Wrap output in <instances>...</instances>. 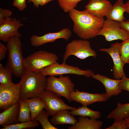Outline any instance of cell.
Returning <instances> with one entry per match:
<instances>
[{"mask_svg":"<svg viewBox=\"0 0 129 129\" xmlns=\"http://www.w3.org/2000/svg\"><path fill=\"white\" fill-rule=\"evenodd\" d=\"M73 22V31L79 37L87 40L98 36L104 19L93 16L86 9L79 11L74 9L69 12Z\"/></svg>","mask_w":129,"mask_h":129,"instance_id":"obj_1","label":"cell"},{"mask_svg":"<svg viewBox=\"0 0 129 129\" xmlns=\"http://www.w3.org/2000/svg\"><path fill=\"white\" fill-rule=\"evenodd\" d=\"M19 82L21 100L39 97L46 90L47 78L40 72L27 71Z\"/></svg>","mask_w":129,"mask_h":129,"instance_id":"obj_2","label":"cell"},{"mask_svg":"<svg viewBox=\"0 0 129 129\" xmlns=\"http://www.w3.org/2000/svg\"><path fill=\"white\" fill-rule=\"evenodd\" d=\"M20 37L16 36L11 37L7 42L8 55L5 66L15 76L21 78L27 71L24 66Z\"/></svg>","mask_w":129,"mask_h":129,"instance_id":"obj_3","label":"cell"},{"mask_svg":"<svg viewBox=\"0 0 129 129\" xmlns=\"http://www.w3.org/2000/svg\"><path fill=\"white\" fill-rule=\"evenodd\" d=\"M58 59L55 54L40 50L24 58V66L26 71L39 72L45 68L57 62Z\"/></svg>","mask_w":129,"mask_h":129,"instance_id":"obj_4","label":"cell"},{"mask_svg":"<svg viewBox=\"0 0 129 129\" xmlns=\"http://www.w3.org/2000/svg\"><path fill=\"white\" fill-rule=\"evenodd\" d=\"M71 55L84 59L91 56L96 58L97 54L96 51L91 48L90 42L82 39L74 40L67 44L62 63H66L68 58Z\"/></svg>","mask_w":129,"mask_h":129,"instance_id":"obj_5","label":"cell"},{"mask_svg":"<svg viewBox=\"0 0 129 129\" xmlns=\"http://www.w3.org/2000/svg\"><path fill=\"white\" fill-rule=\"evenodd\" d=\"M75 85L69 77L63 75L59 78L54 76H49L45 90L51 91L59 97H63L70 102L72 101L70 97L71 93L75 90Z\"/></svg>","mask_w":129,"mask_h":129,"instance_id":"obj_6","label":"cell"},{"mask_svg":"<svg viewBox=\"0 0 129 129\" xmlns=\"http://www.w3.org/2000/svg\"><path fill=\"white\" fill-rule=\"evenodd\" d=\"M40 72L46 76L71 74L88 78L92 77L94 74L93 71L90 69L83 70L76 66L68 65L66 63L59 64L57 62L43 68Z\"/></svg>","mask_w":129,"mask_h":129,"instance_id":"obj_7","label":"cell"},{"mask_svg":"<svg viewBox=\"0 0 129 129\" xmlns=\"http://www.w3.org/2000/svg\"><path fill=\"white\" fill-rule=\"evenodd\" d=\"M21 100L20 88L18 83L12 81L5 85H0V108L4 110L19 102Z\"/></svg>","mask_w":129,"mask_h":129,"instance_id":"obj_8","label":"cell"},{"mask_svg":"<svg viewBox=\"0 0 129 129\" xmlns=\"http://www.w3.org/2000/svg\"><path fill=\"white\" fill-rule=\"evenodd\" d=\"M99 35L103 36L109 42L118 40L124 41L129 38V33L121 28L118 22L107 19L104 20Z\"/></svg>","mask_w":129,"mask_h":129,"instance_id":"obj_9","label":"cell"},{"mask_svg":"<svg viewBox=\"0 0 129 129\" xmlns=\"http://www.w3.org/2000/svg\"><path fill=\"white\" fill-rule=\"evenodd\" d=\"M39 97L46 104L45 109L50 116H53L59 111L63 109L72 111L75 110V107L66 104L64 101L54 92L45 90Z\"/></svg>","mask_w":129,"mask_h":129,"instance_id":"obj_10","label":"cell"},{"mask_svg":"<svg viewBox=\"0 0 129 129\" xmlns=\"http://www.w3.org/2000/svg\"><path fill=\"white\" fill-rule=\"evenodd\" d=\"M71 34V31L69 28H65L58 32L48 33L41 36L32 35L30 40L32 46L38 47L47 43H53L59 39L68 40Z\"/></svg>","mask_w":129,"mask_h":129,"instance_id":"obj_11","label":"cell"},{"mask_svg":"<svg viewBox=\"0 0 129 129\" xmlns=\"http://www.w3.org/2000/svg\"><path fill=\"white\" fill-rule=\"evenodd\" d=\"M119 43H116L112 44L107 48H101L100 51L106 52L112 58L114 64L113 75L115 79H120L126 77L123 69L124 64L121 59L119 51Z\"/></svg>","mask_w":129,"mask_h":129,"instance_id":"obj_12","label":"cell"},{"mask_svg":"<svg viewBox=\"0 0 129 129\" xmlns=\"http://www.w3.org/2000/svg\"><path fill=\"white\" fill-rule=\"evenodd\" d=\"M19 20L15 18L7 17L5 19L3 23L0 25V40L7 42L11 37L16 36L21 37L19 29L23 26Z\"/></svg>","mask_w":129,"mask_h":129,"instance_id":"obj_13","label":"cell"},{"mask_svg":"<svg viewBox=\"0 0 129 129\" xmlns=\"http://www.w3.org/2000/svg\"><path fill=\"white\" fill-rule=\"evenodd\" d=\"M71 100L81 103L82 106H87L97 102H105L109 98L106 93H92L80 91L75 90L71 93Z\"/></svg>","mask_w":129,"mask_h":129,"instance_id":"obj_14","label":"cell"},{"mask_svg":"<svg viewBox=\"0 0 129 129\" xmlns=\"http://www.w3.org/2000/svg\"><path fill=\"white\" fill-rule=\"evenodd\" d=\"M112 6L108 0H89L85 8L91 15L98 17L103 18L108 14Z\"/></svg>","mask_w":129,"mask_h":129,"instance_id":"obj_15","label":"cell"},{"mask_svg":"<svg viewBox=\"0 0 129 129\" xmlns=\"http://www.w3.org/2000/svg\"><path fill=\"white\" fill-rule=\"evenodd\" d=\"M92 78L101 82L105 87L106 94L109 98L113 96H117L122 92L119 87L120 79H112L103 75L96 74L93 75Z\"/></svg>","mask_w":129,"mask_h":129,"instance_id":"obj_16","label":"cell"},{"mask_svg":"<svg viewBox=\"0 0 129 129\" xmlns=\"http://www.w3.org/2000/svg\"><path fill=\"white\" fill-rule=\"evenodd\" d=\"M19 102L15 104L4 110L0 114V125H11L18 123V121L19 110Z\"/></svg>","mask_w":129,"mask_h":129,"instance_id":"obj_17","label":"cell"},{"mask_svg":"<svg viewBox=\"0 0 129 129\" xmlns=\"http://www.w3.org/2000/svg\"><path fill=\"white\" fill-rule=\"evenodd\" d=\"M87 117L80 116L77 122L74 125L69 127V129H100L103 122L100 120Z\"/></svg>","mask_w":129,"mask_h":129,"instance_id":"obj_18","label":"cell"},{"mask_svg":"<svg viewBox=\"0 0 129 129\" xmlns=\"http://www.w3.org/2000/svg\"><path fill=\"white\" fill-rule=\"evenodd\" d=\"M52 116L50 121L53 125H55L66 124L73 125L78 121L68 109L60 110Z\"/></svg>","mask_w":129,"mask_h":129,"instance_id":"obj_19","label":"cell"},{"mask_svg":"<svg viewBox=\"0 0 129 129\" xmlns=\"http://www.w3.org/2000/svg\"><path fill=\"white\" fill-rule=\"evenodd\" d=\"M125 12L124 4L122 0H117L112 6L111 10L107 19L115 21L118 22L125 21L126 19L124 15Z\"/></svg>","mask_w":129,"mask_h":129,"instance_id":"obj_20","label":"cell"},{"mask_svg":"<svg viewBox=\"0 0 129 129\" xmlns=\"http://www.w3.org/2000/svg\"><path fill=\"white\" fill-rule=\"evenodd\" d=\"M129 117V103L122 104L118 102L117 107L107 115L108 119H113L116 122Z\"/></svg>","mask_w":129,"mask_h":129,"instance_id":"obj_21","label":"cell"},{"mask_svg":"<svg viewBox=\"0 0 129 129\" xmlns=\"http://www.w3.org/2000/svg\"><path fill=\"white\" fill-rule=\"evenodd\" d=\"M24 100L28 104L31 112L32 120H34L37 115L45 108V103L39 97Z\"/></svg>","mask_w":129,"mask_h":129,"instance_id":"obj_22","label":"cell"},{"mask_svg":"<svg viewBox=\"0 0 129 129\" xmlns=\"http://www.w3.org/2000/svg\"><path fill=\"white\" fill-rule=\"evenodd\" d=\"M73 116L78 115L89 117L90 118L95 119L99 118L101 117V112L98 111L92 110L88 108L87 106H82L70 111Z\"/></svg>","mask_w":129,"mask_h":129,"instance_id":"obj_23","label":"cell"},{"mask_svg":"<svg viewBox=\"0 0 129 129\" xmlns=\"http://www.w3.org/2000/svg\"><path fill=\"white\" fill-rule=\"evenodd\" d=\"M19 103L18 122H24L32 120L30 111L27 102L24 100H21Z\"/></svg>","mask_w":129,"mask_h":129,"instance_id":"obj_24","label":"cell"},{"mask_svg":"<svg viewBox=\"0 0 129 129\" xmlns=\"http://www.w3.org/2000/svg\"><path fill=\"white\" fill-rule=\"evenodd\" d=\"M50 115L47 111L43 109L35 117V120L38 121L41 124L43 129H57L49 121L48 118Z\"/></svg>","mask_w":129,"mask_h":129,"instance_id":"obj_25","label":"cell"},{"mask_svg":"<svg viewBox=\"0 0 129 129\" xmlns=\"http://www.w3.org/2000/svg\"><path fill=\"white\" fill-rule=\"evenodd\" d=\"M39 125V123L37 121L34 120L11 125L3 126L1 129H23L29 128H34L37 127Z\"/></svg>","mask_w":129,"mask_h":129,"instance_id":"obj_26","label":"cell"},{"mask_svg":"<svg viewBox=\"0 0 129 129\" xmlns=\"http://www.w3.org/2000/svg\"><path fill=\"white\" fill-rule=\"evenodd\" d=\"M12 74L10 70L0 63V85H6L11 82Z\"/></svg>","mask_w":129,"mask_h":129,"instance_id":"obj_27","label":"cell"},{"mask_svg":"<svg viewBox=\"0 0 129 129\" xmlns=\"http://www.w3.org/2000/svg\"><path fill=\"white\" fill-rule=\"evenodd\" d=\"M119 48L121 57L124 64H129V38L120 43Z\"/></svg>","mask_w":129,"mask_h":129,"instance_id":"obj_28","label":"cell"},{"mask_svg":"<svg viewBox=\"0 0 129 129\" xmlns=\"http://www.w3.org/2000/svg\"><path fill=\"white\" fill-rule=\"evenodd\" d=\"M60 7L64 12H69L75 9L78 3L83 0H57Z\"/></svg>","mask_w":129,"mask_h":129,"instance_id":"obj_29","label":"cell"},{"mask_svg":"<svg viewBox=\"0 0 129 129\" xmlns=\"http://www.w3.org/2000/svg\"><path fill=\"white\" fill-rule=\"evenodd\" d=\"M129 129L126 122L125 119L117 122H114L111 126L106 129Z\"/></svg>","mask_w":129,"mask_h":129,"instance_id":"obj_30","label":"cell"},{"mask_svg":"<svg viewBox=\"0 0 129 129\" xmlns=\"http://www.w3.org/2000/svg\"><path fill=\"white\" fill-rule=\"evenodd\" d=\"M12 11L9 10L0 8V25L2 24L5 19L6 17H10L12 15Z\"/></svg>","mask_w":129,"mask_h":129,"instance_id":"obj_31","label":"cell"},{"mask_svg":"<svg viewBox=\"0 0 129 129\" xmlns=\"http://www.w3.org/2000/svg\"><path fill=\"white\" fill-rule=\"evenodd\" d=\"M119 89L129 92V78L125 77L121 79L119 85Z\"/></svg>","mask_w":129,"mask_h":129,"instance_id":"obj_32","label":"cell"},{"mask_svg":"<svg viewBox=\"0 0 129 129\" xmlns=\"http://www.w3.org/2000/svg\"><path fill=\"white\" fill-rule=\"evenodd\" d=\"M26 0H14L13 6L17 8L19 11H22L27 7Z\"/></svg>","mask_w":129,"mask_h":129,"instance_id":"obj_33","label":"cell"},{"mask_svg":"<svg viewBox=\"0 0 129 129\" xmlns=\"http://www.w3.org/2000/svg\"><path fill=\"white\" fill-rule=\"evenodd\" d=\"M54 0H28L27 3L32 2L34 5L37 8H38L39 5L43 6L48 3Z\"/></svg>","mask_w":129,"mask_h":129,"instance_id":"obj_34","label":"cell"},{"mask_svg":"<svg viewBox=\"0 0 129 129\" xmlns=\"http://www.w3.org/2000/svg\"><path fill=\"white\" fill-rule=\"evenodd\" d=\"M7 51L6 46L2 43H0V61L4 59L5 57L6 53Z\"/></svg>","mask_w":129,"mask_h":129,"instance_id":"obj_35","label":"cell"},{"mask_svg":"<svg viewBox=\"0 0 129 129\" xmlns=\"http://www.w3.org/2000/svg\"><path fill=\"white\" fill-rule=\"evenodd\" d=\"M118 23L121 28L129 33V19Z\"/></svg>","mask_w":129,"mask_h":129,"instance_id":"obj_36","label":"cell"},{"mask_svg":"<svg viewBox=\"0 0 129 129\" xmlns=\"http://www.w3.org/2000/svg\"><path fill=\"white\" fill-rule=\"evenodd\" d=\"M125 12H126L129 15V1L124 4Z\"/></svg>","mask_w":129,"mask_h":129,"instance_id":"obj_37","label":"cell"},{"mask_svg":"<svg viewBox=\"0 0 129 129\" xmlns=\"http://www.w3.org/2000/svg\"><path fill=\"white\" fill-rule=\"evenodd\" d=\"M125 119L126 122L127 123L129 129V117L125 118Z\"/></svg>","mask_w":129,"mask_h":129,"instance_id":"obj_38","label":"cell"}]
</instances>
